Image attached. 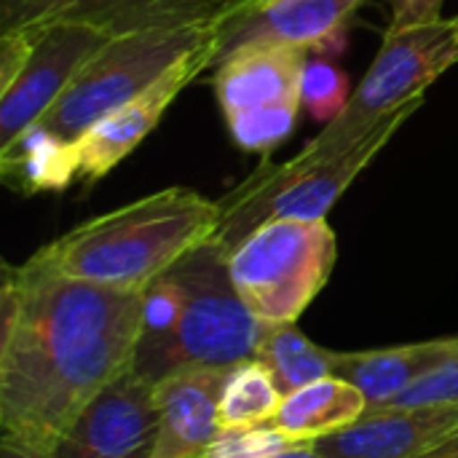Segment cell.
Returning <instances> with one entry per match:
<instances>
[{
	"mask_svg": "<svg viewBox=\"0 0 458 458\" xmlns=\"http://www.w3.org/2000/svg\"><path fill=\"white\" fill-rule=\"evenodd\" d=\"M145 293L3 263L0 440L54 454L86 405L137 362Z\"/></svg>",
	"mask_w": 458,
	"mask_h": 458,
	"instance_id": "cell-1",
	"label": "cell"
},
{
	"mask_svg": "<svg viewBox=\"0 0 458 458\" xmlns=\"http://www.w3.org/2000/svg\"><path fill=\"white\" fill-rule=\"evenodd\" d=\"M266 325L244 306L228 255L212 239L145 290V327L134 370L153 384L201 368L255 360Z\"/></svg>",
	"mask_w": 458,
	"mask_h": 458,
	"instance_id": "cell-2",
	"label": "cell"
},
{
	"mask_svg": "<svg viewBox=\"0 0 458 458\" xmlns=\"http://www.w3.org/2000/svg\"><path fill=\"white\" fill-rule=\"evenodd\" d=\"M217 225V201L177 185L97 215L35 255L59 274L145 293L185 255L212 242Z\"/></svg>",
	"mask_w": 458,
	"mask_h": 458,
	"instance_id": "cell-3",
	"label": "cell"
},
{
	"mask_svg": "<svg viewBox=\"0 0 458 458\" xmlns=\"http://www.w3.org/2000/svg\"><path fill=\"white\" fill-rule=\"evenodd\" d=\"M424 105V97L389 113L370 137L346 153H309L301 150L290 161H263L250 177L233 185L220 207V225L215 242L231 255L250 233L274 220H327V212L344 196V191L370 166L378 150L394 137V131Z\"/></svg>",
	"mask_w": 458,
	"mask_h": 458,
	"instance_id": "cell-4",
	"label": "cell"
},
{
	"mask_svg": "<svg viewBox=\"0 0 458 458\" xmlns=\"http://www.w3.org/2000/svg\"><path fill=\"white\" fill-rule=\"evenodd\" d=\"M335 260L338 236L327 220H274L228 255V274L263 325H293L327 287Z\"/></svg>",
	"mask_w": 458,
	"mask_h": 458,
	"instance_id": "cell-5",
	"label": "cell"
},
{
	"mask_svg": "<svg viewBox=\"0 0 458 458\" xmlns=\"http://www.w3.org/2000/svg\"><path fill=\"white\" fill-rule=\"evenodd\" d=\"M212 40L215 21L110 38L43 115L40 126L67 142H78L97 121L140 97L182 56Z\"/></svg>",
	"mask_w": 458,
	"mask_h": 458,
	"instance_id": "cell-6",
	"label": "cell"
},
{
	"mask_svg": "<svg viewBox=\"0 0 458 458\" xmlns=\"http://www.w3.org/2000/svg\"><path fill=\"white\" fill-rule=\"evenodd\" d=\"M456 62L458 16L405 30H386L373 64L349 105L303 150L346 153L357 148L389 113L411 99L427 97V89Z\"/></svg>",
	"mask_w": 458,
	"mask_h": 458,
	"instance_id": "cell-7",
	"label": "cell"
},
{
	"mask_svg": "<svg viewBox=\"0 0 458 458\" xmlns=\"http://www.w3.org/2000/svg\"><path fill=\"white\" fill-rule=\"evenodd\" d=\"M303 48L255 46L215 67V94L231 140L247 153H268L290 137L303 107Z\"/></svg>",
	"mask_w": 458,
	"mask_h": 458,
	"instance_id": "cell-8",
	"label": "cell"
},
{
	"mask_svg": "<svg viewBox=\"0 0 458 458\" xmlns=\"http://www.w3.org/2000/svg\"><path fill=\"white\" fill-rule=\"evenodd\" d=\"M107 40L102 30L78 21H56L32 30V48L21 72L0 91V150L43 121L83 64Z\"/></svg>",
	"mask_w": 458,
	"mask_h": 458,
	"instance_id": "cell-9",
	"label": "cell"
},
{
	"mask_svg": "<svg viewBox=\"0 0 458 458\" xmlns=\"http://www.w3.org/2000/svg\"><path fill=\"white\" fill-rule=\"evenodd\" d=\"M365 0H233L215 21L217 56L212 70L231 54L255 46L325 48L338 40Z\"/></svg>",
	"mask_w": 458,
	"mask_h": 458,
	"instance_id": "cell-10",
	"label": "cell"
},
{
	"mask_svg": "<svg viewBox=\"0 0 458 458\" xmlns=\"http://www.w3.org/2000/svg\"><path fill=\"white\" fill-rule=\"evenodd\" d=\"M156 437V384L131 368L86 405L59 440L54 458H150Z\"/></svg>",
	"mask_w": 458,
	"mask_h": 458,
	"instance_id": "cell-11",
	"label": "cell"
},
{
	"mask_svg": "<svg viewBox=\"0 0 458 458\" xmlns=\"http://www.w3.org/2000/svg\"><path fill=\"white\" fill-rule=\"evenodd\" d=\"M233 0H0V32L78 21L121 38L145 30L212 24Z\"/></svg>",
	"mask_w": 458,
	"mask_h": 458,
	"instance_id": "cell-12",
	"label": "cell"
},
{
	"mask_svg": "<svg viewBox=\"0 0 458 458\" xmlns=\"http://www.w3.org/2000/svg\"><path fill=\"white\" fill-rule=\"evenodd\" d=\"M215 56H217V43L212 40V43L191 51L188 56H182L172 70H166L140 97H134L123 107L113 110L102 121H97L75 142L78 177L83 182H97V180L107 177L158 126L166 107L180 97V91L215 64Z\"/></svg>",
	"mask_w": 458,
	"mask_h": 458,
	"instance_id": "cell-13",
	"label": "cell"
},
{
	"mask_svg": "<svg viewBox=\"0 0 458 458\" xmlns=\"http://www.w3.org/2000/svg\"><path fill=\"white\" fill-rule=\"evenodd\" d=\"M456 432L458 403L386 405L314 445L327 458H424Z\"/></svg>",
	"mask_w": 458,
	"mask_h": 458,
	"instance_id": "cell-14",
	"label": "cell"
},
{
	"mask_svg": "<svg viewBox=\"0 0 458 458\" xmlns=\"http://www.w3.org/2000/svg\"><path fill=\"white\" fill-rule=\"evenodd\" d=\"M228 373L231 368H201L156 384L158 437L150 458H209L225 432L217 405Z\"/></svg>",
	"mask_w": 458,
	"mask_h": 458,
	"instance_id": "cell-15",
	"label": "cell"
},
{
	"mask_svg": "<svg viewBox=\"0 0 458 458\" xmlns=\"http://www.w3.org/2000/svg\"><path fill=\"white\" fill-rule=\"evenodd\" d=\"M458 354V333L440 335L416 344L365 349V352H338L335 376L354 384L370 403V408H384L400 400L421 378L443 368Z\"/></svg>",
	"mask_w": 458,
	"mask_h": 458,
	"instance_id": "cell-16",
	"label": "cell"
},
{
	"mask_svg": "<svg viewBox=\"0 0 458 458\" xmlns=\"http://www.w3.org/2000/svg\"><path fill=\"white\" fill-rule=\"evenodd\" d=\"M368 411L370 403L354 384L327 376L282 397V405L268 427L293 443H317L357 424Z\"/></svg>",
	"mask_w": 458,
	"mask_h": 458,
	"instance_id": "cell-17",
	"label": "cell"
},
{
	"mask_svg": "<svg viewBox=\"0 0 458 458\" xmlns=\"http://www.w3.org/2000/svg\"><path fill=\"white\" fill-rule=\"evenodd\" d=\"M0 177L21 196L64 191L72 177H78L75 142H67L35 123L13 145L0 150Z\"/></svg>",
	"mask_w": 458,
	"mask_h": 458,
	"instance_id": "cell-18",
	"label": "cell"
},
{
	"mask_svg": "<svg viewBox=\"0 0 458 458\" xmlns=\"http://www.w3.org/2000/svg\"><path fill=\"white\" fill-rule=\"evenodd\" d=\"M335 354L338 352L314 344L298 327V322L266 325V330L258 341V349H255V360L271 373L282 397H287L314 381L335 376Z\"/></svg>",
	"mask_w": 458,
	"mask_h": 458,
	"instance_id": "cell-19",
	"label": "cell"
},
{
	"mask_svg": "<svg viewBox=\"0 0 458 458\" xmlns=\"http://www.w3.org/2000/svg\"><path fill=\"white\" fill-rule=\"evenodd\" d=\"M282 405V392L274 384L271 373L258 362L247 360L231 368L217 416L225 432H242V429H260L268 427Z\"/></svg>",
	"mask_w": 458,
	"mask_h": 458,
	"instance_id": "cell-20",
	"label": "cell"
},
{
	"mask_svg": "<svg viewBox=\"0 0 458 458\" xmlns=\"http://www.w3.org/2000/svg\"><path fill=\"white\" fill-rule=\"evenodd\" d=\"M352 94H349V81L346 75L325 62V59H311L306 62V72H303V107H309V113L319 121H333L341 115V110L349 105Z\"/></svg>",
	"mask_w": 458,
	"mask_h": 458,
	"instance_id": "cell-21",
	"label": "cell"
},
{
	"mask_svg": "<svg viewBox=\"0 0 458 458\" xmlns=\"http://www.w3.org/2000/svg\"><path fill=\"white\" fill-rule=\"evenodd\" d=\"M429 403H458V354L435 373H429L427 378H421L392 405H429Z\"/></svg>",
	"mask_w": 458,
	"mask_h": 458,
	"instance_id": "cell-22",
	"label": "cell"
},
{
	"mask_svg": "<svg viewBox=\"0 0 458 458\" xmlns=\"http://www.w3.org/2000/svg\"><path fill=\"white\" fill-rule=\"evenodd\" d=\"M32 48V30L0 32V91H5L21 72Z\"/></svg>",
	"mask_w": 458,
	"mask_h": 458,
	"instance_id": "cell-23",
	"label": "cell"
},
{
	"mask_svg": "<svg viewBox=\"0 0 458 458\" xmlns=\"http://www.w3.org/2000/svg\"><path fill=\"white\" fill-rule=\"evenodd\" d=\"M445 0H392L389 30H405L413 24H432L443 19Z\"/></svg>",
	"mask_w": 458,
	"mask_h": 458,
	"instance_id": "cell-24",
	"label": "cell"
},
{
	"mask_svg": "<svg viewBox=\"0 0 458 458\" xmlns=\"http://www.w3.org/2000/svg\"><path fill=\"white\" fill-rule=\"evenodd\" d=\"M266 458H327L314 443H287Z\"/></svg>",
	"mask_w": 458,
	"mask_h": 458,
	"instance_id": "cell-25",
	"label": "cell"
},
{
	"mask_svg": "<svg viewBox=\"0 0 458 458\" xmlns=\"http://www.w3.org/2000/svg\"><path fill=\"white\" fill-rule=\"evenodd\" d=\"M0 458H54V454H43V451L27 448L21 443L0 440Z\"/></svg>",
	"mask_w": 458,
	"mask_h": 458,
	"instance_id": "cell-26",
	"label": "cell"
},
{
	"mask_svg": "<svg viewBox=\"0 0 458 458\" xmlns=\"http://www.w3.org/2000/svg\"><path fill=\"white\" fill-rule=\"evenodd\" d=\"M424 458H458V432L454 437H448L443 445H437L432 454H427Z\"/></svg>",
	"mask_w": 458,
	"mask_h": 458,
	"instance_id": "cell-27",
	"label": "cell"
}]
</instances>
